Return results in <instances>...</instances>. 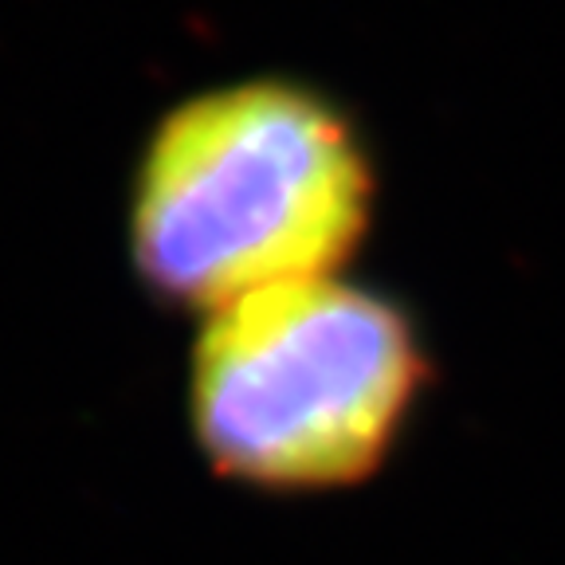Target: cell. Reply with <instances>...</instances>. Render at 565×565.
I'll return each mask as SVG.
<instances>
[{"label":"cell","instance_id":"6da1fadb","mask_svg":"<svg viewBox=\"0 0 565 565\" xmlns=\"http://www.w3.org/2000/svg\"><path fill=\"white\" fill-rule=\"evenodd\" d=\"M373 193L342 106L291 79L228 83L153 130L134 181V264L161 299L212 315L342 271Z\"/></svg>","mask_w":565,"mask_h":565},{"label":"cell","instance_id":"7a4b0ae2","mask_svg":"<svg viewBox=\"0 0 565 565\" xmlns=\"http://www.w3.org/2000/svg\"><path fill=\"white\" fill-rule=\"evenodd\" d=\"M405 310L342 275L204 315L189 365L193 436L221 476L330 491L373 476L424 385Z\"/></svg>","mask_w":565,"mask_h":565}]
</instances>
